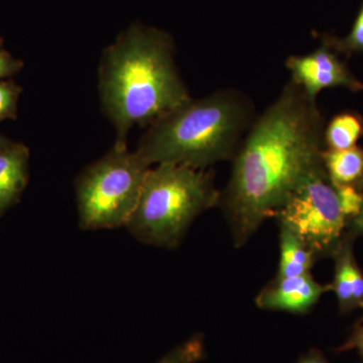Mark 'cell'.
I'll return each instance as SVG.
<instances>
[{"label":"cell","mask_w":363,"mask_h":363,"mask_svg":"<svg viewBox=\"0 0 363 363\" xmlns=\"http://www.w3.org/2000/svg\"><path fill=\"white\" fill-rule=\"evenodd\" d=\"M274 217L317 259L333 255L347 227L335 189L325 171L301 185Z\"/></svg>","instance_id":"6"},{"label":"cell","mask_w":363,"mask_h":363,"mask_svg":"<svg viewBox=\"0 0 363 363\" xmlns=\"http://www.w3.org/2000/svg\"><path fill=\"white\" fill-rule=\"evenodd\" d=\"M317 257L292 231L279 226V260L276 278L311 274Z\"/></svg>","instance_id":"12"},{"label":"cell","mask_w":363,"mask_h":363,"mask_svg":"<svg viewBox=\"0 0 363 363\" xmlns=\"http://www.w3.org/2000/svg\"><path fill=\"white\" fill-rule=\"evenodd\" d=\"M204 357V338L202 334H195L155 363H199Z\"/></svg>","instance_id":"14"},{"label":"cell","mask_w":363,"mask_h":363,"mask_svg":"<svg viewBox=\"0 0 363 363\" xmlns=\"http://www.w3.org/2000/svg\"><path fill=\"white\" fill-rule=\"evenodd\" d=\"M330 285H322L312 274L294 278H274L255 298L259 309L306 314L317 304Z\"/></svg>","instance_id":"8"},{"label":"cell","mask_w":363,"mask_h":363,"mask_svg":"<svg viewBox=\"0 0 363 363\" xmlns=\"http://www.w3.org/2000/svg\"><path fill=\"white\" fill-rule=\"evenodd\" d=\"M338 351L357 350L363 357V325L355 327L354 330L346 340V342L338 348Z\"/></svg>","instance_id":"19"},{"label":"cell","mask_w":363,"mask_h":363,"mask_svg":"<svg viewBox=\"0 0 363 363\" xmlns=\"http://www.w3.org/2000/svg\"><path fill=\"white\" fill-rule=\"evenodd\" d=\"M23 67V62L14 59L4 48L0 40V80L18 73Z\"/></svg>","instance_id":"18"},{"label":"cell","mask_w":363,"mask_h":363,"mask_svg":"<svg viewBox=\"0 0 363 363\" xmlns=\"http://www.w3.org/2000/svg\"><path fill=\"white\" fill-rule=\"evenodd\" d=\"M102 104L125 145L135 125L150 126L190 99L169 33L131 26L105 50L99 69Z\"/></svg>","instance_id":"2"},{"label":"cell","mask_w":363,"mask_h":363,"mask_svg":"<svg viewBox=\"0 0 363 363\" xmlns=\"http://www.w3.org/2000/svg\"><path fill=\"white\" fill-rule=\"evenodd\" d=\"M347 227H350V233L352 234L354 238L359 235L363 236V206L359 213L348 222Z\"/></svg>","instance_id":"20"},{"label":"cell","mask_w":363,"mask_h":363,"mask_svg":"<svg viewBox=\"0 0 363 363\" xmlns=\"http://www.w3.org/2000/svg\"><path fill=\"white\" fill-rule=\"evenodd\" d=\"M149 164L128 145L114 143L76 182L79 224L86 230L126 226L135 211Z\"/></svg>","instance_id":"5"},{"label":"cell","mask_w":363,"mask_h":363,"mask_svg":"<svg viewBox=\"0 0 363 363\" xmlns=\"http://www.w3.org/2000/svg\"><path fill=\"white\" fill-rule=\"evenodd\" d=\"M255 119V105L242 91L225 88L191 97L150 124L135 152L150 167L206 169L233 159Z\"/></svg>","instance_id":"3"},{"label":"cell","mask_w":363,"mask_h":363,"mask_svg":"<svg viewBox=\"0 0 363 363\" xmlns=\"http://www.w3.org/2000/svg\"><path fill=\"white\" fill-rule=\"evenodd\" d=\"M220 193L208 169L157 164L147 172L138 205L125 227L143 243L177 247L196 218L218 206Z\"/></svg>","instance_id":"4"},{"label":"cell","mask_w":363,"mask_h":363,"mask_svg":"<svg viewBox=\"0 0 363 363\" xmlns=\"http://www.w3.org/2000/svg\"><path fill=\"white\" fill-rule=\"evenodd\" d=\"M354 236L348 233L331 255L335 262V272L331 291L337 298L341 313L363 308V272L353 255Z\"/></svg>","instance_id":"9"},{"label":"cell","mask_w":363,"mask_h":363,"mask_svg":"<svg viewBox=\"0 0 363 363\" xmlns=\"http://www.w3.org/2000/svg\"><path fill=\"white\" fill-rule=\"evenodd\" d=\"M28 150L11 143L0 150V212L7 209L23 192L28 180Z\"/></svg>","instance_id":"10"},{"label":"cell","mask_w":363,"mask_h":363,"mask_svg":"<svg viewBox=\"0 0 363 363\" xmlns=\"http://www.w3.org/2000/svg\"><path fill=\"white\" fill-rule=\"evenodd\" d=\"M324 128L317 100L291 81L255 119L218 205L234 247H245L301 185L325 171Z\"/></svg>","instance_id":"1"},{"label":"cell","mask_w":363,"mask_h":363,"mask_svg":"<svg viewBox=\"0 0 363 363\" xmlns=\"http://www.w3.org/2000/svg\"><path fill=\"white\" fill-rule=\"evenodd\" d=\"M21 92L20 86L0 80V123L16 118V107Z\"/></svg>","instance_id":"17"},{"label":"cell","mask_w":363,"mask_h":363,"mask_svg":"<svg viewBox=\"0 0 363 363\" xmlns=\"http://www.w3.org/2000/svg\"><path fill=\"white\" fill-rule=\"evenodd\" d=\"M9 145H11V143H9V140H6V138H4V136L0 135V150L9 147Z\"/></svg>","instance_id":"22"},{"label":"cell","mask_w":363,"mask_h":363,"mask_svg":"<svg viewBox=\"0 0 363 363\" xmlns=\"http://www.w3.org/2000/svg\"><path fill=\"white\" fill-rule=\"evenodd\" d=\"M346 220L354 218L363 206V190L350 185H333Z\"/></svg>","instance_id":"16"},{"label":"cell","mask_w":363,"mask_h":363,"mask_svg":"<svg viewBox=\"0 0 363 363\" xmlns=\"http://www.w3.org/2000/svg\"><path fill=\"white\" fill-rule=\"evenodd\" d=\"M363 136V117L346 111L333 117L324 128L325 150H343L357 147Z\"/></svg>","instance_id":"13"},{"label":"cell","mask_w":363,"mask_h":363,"mask_svg":"<svg viewBox=\"0 0 363 363\" xmlns=\"http://www.w3.org/2000/svg\"><path fill=\"white\" fill-rule=\"evenodd\" d=\"M322 161L332 185H350L363 190V149L324 150Z\"/></svg>","instance_id":"11"},{"label":"cell","mask_w":363,"mask_h":363,"mask_svg":"<svg viewBox=\"0 0 363 363\" xmlns=\"http://www.w3.org/2000/svg\"><path fill=\"white\" fill-rule=\"evenodd\" d=\"M297 363H329L320 351L313 350L300 358Z\"/></svg>","instance_id":"21"},{"label":"cell","mask_w":363,"mask_h":363,"mask_svg":"<svg viewBox=\"0 0 363 363\" xmlns=\"http://www.w3.org/2000/svg\"><path fill=\"white\" fill-rule=\"evenodd\" d=\"M332 47L341 55L350 58L355 54H363V2L350 33L342 39L327 35Z\"/></svg>","instance_id":"15"},{"label":"cell","mask_w":363,"mask_h":363,"mask_svg":"<svg viewBox=\"0 0 363 363\" xmlns=\"http://www.w3.org/2000/svg\"><path fill=\"white\" fill-rule=\"evenodd\" d=\"M291 74V82L298 86L312 99L317 100L321 91L345 88L351 92H363V82L353 75L345 62L329 42L327 35L321 45L305 55H292L285 62Z\"/></svg>","instance_id":"7"}]
</instances>
